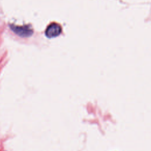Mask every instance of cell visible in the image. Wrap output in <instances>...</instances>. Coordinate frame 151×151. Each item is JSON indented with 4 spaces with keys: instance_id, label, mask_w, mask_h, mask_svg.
<instances>
[{
    "instance_id": "obj_2",
    "label": "cell",
    "mask_w": 151,
    "mask_h": 151,
    "mask_svg": "<svg viewBox=\"0 0 151 151\" xmlns=\"http://www.w3.org/2000/svg\"><path fill=\"white\" fill-rule=\"evenodd\" d=\"M61 31L62 28L60 25L55 22H52L47 27L45 34L47 37L52 38L58 37L61 33Z\"/></svg>"
},
{
    "instance_id": "obj_1",
    "label": "cell",
    "mask_w": 151,
    "mask_h": 151,
    "mask_svg": "<svg viewBox=\"0 0 151 151\" xmlns=\"http://www.w3.org/2000/svg\"><path fill=\"white\" fill-rule=\"evenodd\" d=\"M11 29L17 35L21 37H28L32 35L33 31L29 26H18L13 24L9 25Z\"/></svg>"
}]
</instances>
